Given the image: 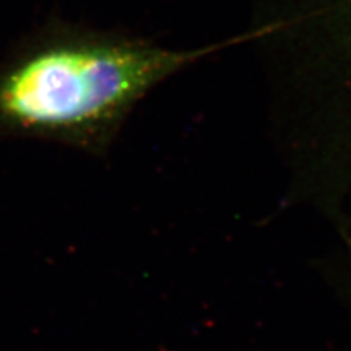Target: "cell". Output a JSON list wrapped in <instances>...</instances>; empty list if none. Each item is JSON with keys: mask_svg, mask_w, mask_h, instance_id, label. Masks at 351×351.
Listing matches in <instances>:
<instances>
[{"mask_svg": "<svg viewBox=\"0 0 351 351\" xmlns=\"http://www.w3.org/2000/svg\"><path fill=\"white\" fill-rule=\"evenodd\" d=\"M201 54L54 18L0 58V141L104 156L136 106Z\"/></svg>", "mask_w": 351, "mask_h": 351, "instance_id": "cell-1", "label": "cell"}, {"mask_svg": "<svg viewBox=\"0 0 351 351\" xmlns=\"http://www.w3.org/2000/svg\"><path fill=\"white\" fill-rule=\"evenodd\" d=\"M348 239H350V246H351V226H350V233H348Z\"/></svg>", "mask_w": 351, "mask_h": 351, "instance_id": "cell-2", "label": "cell"}]
</instances>
